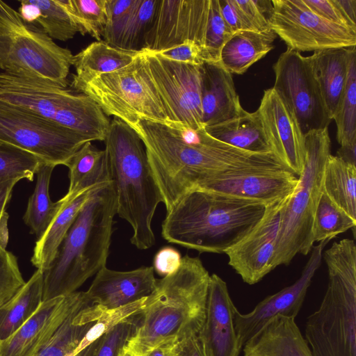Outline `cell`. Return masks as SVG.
<instances>
[{"instance_id": "e0dca14e", "label": "cell", "mask_w": 356, "mask_h": 356, "mask_svg": "<svg viewBox=\"0 0 356 356\" xmlns=\"http://www.w3.org/2000/svg\"><path fill=\"white\" fill-rule=\"evenodd\" d=\"M291 197L266 206L263 217L252 229L225 251L229 265L244 282L254 284L273 270L281 211Z\"/></svg>"}, {"instance_id": "6f0895ef", "label": "cell", "mask_w": 356, "mask_h": 356, "mask_svg": "<svg viewBox=\"0 0 356 356\" xmlns=\"http://www.w3.org/2000/svg\"><path fill=\"white\" fill-rule=\"evenodd\" d=\"M120 356H135L131 352H129L128 350L124 348V349L122 350Z\"/></svg>"}, {"instance_id": "8d00e7d4", "label": "cell", "mask_w": 356, "mask_h": 356, "mask_svg": "<svg viewBox=\"0 0 356 356\" xmlns=\"http://www.w3.org/2000/svg\"><path fill=\"white\" fill-rule=\"evenodd\" d=\"M83 35L102 40L106 24V0H60Z\"/></svg>"}, {"instance_id": "f907efd6", "label": "cell", "mask_w": 356, "mask_h": 356, "mask_svg": "<svg viewBox=\"0 0 356 356\" xmlns=\"http://www.w3.org/2000/svg\"><path fill=\"white\" fill-rule=\"evenodd\" d=\"M18 13L22 19L28 24L36 22L40 16V10L33 0H21Z\"/></svg>"}, {"instance_id": "cb8c5ba5", "label": "cell", "mask_w": 356, "mask_h": 356, "mask_svg": "<svg viewBox=\"0 0 356 356\" xmlns=\"http://www.w3.org/2000/svg\"><path fill=\"white\" fill-rule=\"evenodd\" d=\"M204 129L213 138L243 151L274 154L257 110L243 109L238 116Z\"/></svg>"}, {"instance_id": "e575fe53", "label": "cell", "mask_w": 356, "mask_h": 356, "mask_svg": "<svg viewBox=\"0 0 356 356\" xmlns=\"http://www.w3.org/2000/svg\"><path fill=\"white\" fill-rule=\"evenodd\" d=\"M337 124V139L340 146L356 140V49L350 47L345 89L332 118Z\"/></svg>"}, {"instance_id": "d6a6232c", "label": "cell", "mask_w": 356, "mask_h": 356, "mask_svg": "<svg viewBox=\"0 0 356 356\" xmlns=\"http://www.w3.org/2000/svg\"><path fill=\"white\" fill-rule=\"evenodd\" d=\"M56 166L43 163L36 172L35 189L30 196L23 217L38 238H40L63 207V202L51 200L49 187L54 168Z\"/></svg>"}, {"instance_id": "11a10c76", "label": "cell", "mask_w": 356, "mask_h": 356, "mask_svg": "<svg viewBox=\"0 0 356 356\" xmlns=\"http://www.w3.org/2000/svg\"><path fill=\"white\" fill-rule=\"evenodd\" d=\"M176 346L175 342L165 343L154 348L145 356H176Z\"/></svg>"}, {"instance_id": "7dc6e473", "label": "cell", "mask_w": 356, "mask_h": 356, "mask_svg": "<svg viewBox=\"0 0 356 356\" xmlns=\"http://www.w3.org/2000/svg\"><path fill=\"white\" fill-rule=\"evenodd\" d=\"M182 257L179 252L172 247H163L154 256V270L163 277L177 271L181 265Z\"/></svg>"}, {"instance_id": "52a82bcc", "label": "cell", "mask_w": 356, "mask_h": 356, "mask_svg": "<svg viewBox=\"0 0 356 356\" xmlns=\"http://www.w3.org/2000/svg\"><path fill=\"white\" fill-rule=\"evenodd\" d=\"M305 159L293 194L281 211L273 268L288 265L298 254H308L314 246L312 227L315 211L323 192V180L330 154L328 127L304 134Z\"/></svg>"}, {"instance_id": "9a60e30c", "label": "cell", "mask_w": 356, "mask_h": 356, "mask_svg": "<svg viewBox=\"0 0 356 356\" xmlns=\"http://www.w3.org/2000/svg\"><path fill=\"white\" fill-rule=\"evenodd\" d=\"M298 184V177L284 167H255L219 174L196 188L268 206L291 196Z\"/></svg>"}, {"instance_id": "f546056e", "label": "cell", "mask_w": 356, "mask_h": 356, "mask_svg": "<svg viewBox=\"0 0 356 356\" xmlns=\"http://www.w3.org/2000/svg\"><path fill=\"white\" fill-rule=\"evenodd\" d=\"M91 189L67 202L60 199L63 203L62 208L35 243L31 261L37 269L44 271L52 263L62 241L88 200Z\"/></svg>"}, {"instance_id": "83f0119b", "label": "cell", "mask_w": 356, "mask_h": 356, "mask_svg": "<svg viewBox=\"0 0 356 356\" xmlns=\"http://www.w3.org/2000/svg\"><path fill=\"white\" fill-rule=\"evenodd\" d=\"M139 53L113 47L102 40L95 41L74 56L76 74L72 83L86 82L120 70L131 63Z\"/></svg>"}, {"instance_id": "5b68a950", "label": "cell", "mask_w": 356, "mask_h": 356, "mask_svg": "<svg viewBox=\"0 0 356 356\" xmlns=\"http://www.w3.org/2000/svg\"><path fill=\"white\" fill-rule=\"evenodd\" d=\"M111 181L117 197V214L131 226V242L140 250L155 242L152 222L163 198L153 177L144 144L123 121L111 120L104 140Z\"/></svg>"}, {"instance_id": "8992f818", "label": "cell", "mask_w": 356, "mask_h": 356, "mask_svg": "<svg viewBox=\"0 0 356 356\" xmlns=\"http://www.w3.org/2000/svg\"><path fill=\"white\" fill-rule=\"evenodd\" d=\"M328 283L318 309L305 322L313 356H356V244L343 238L322 254Z\"/></svg>"}, {"instance_id": "277c9868", "label": "cell", "mask_w": 356, "mask_h": 356, "mask_svg": "<svg viewBox=\"0 0 356 356\" xmlns=\"http://www.w3.org/2000/svg\"><path fill=\"white\" fill-rule=\"evenodd\" d=\"M115 214L113 183L92 188L54 261L43 271L42 301L75 292L106 266Z\"/></svg>"}, {"instance_id": "30bf717a", "label": "cell", "mask_w": 356, "mask_h": 356, "mask_svg": "<svg viewBox=\"0 0 356 356\" xmlns=\"http://www.w3.org/2000/svg\"><path fill=\"white\" fill-rule=\"evenodd\" d=\"M0 140L31 152L54 166H66L81 146L90 142L68 128L1 100Z\"/></svg>"}, {"instance_id": "f5cc1de1", "label": "cell", "mask_w": 356, "mask_h": 356, "mask_svg": "<svg viewBox=\"0 0 356 356\" xmlns=\"http://www.w3.org/2000/svg\"><path fill=\"white\" fill-rule=\"evenodd\" d=\"M343 15L356 26V0H333Z\"/></svg>"}, {"instance_id": "ab89813d", "label": "cell", "mask_w": 356, "mask_h": 356, "mask_svg": "<svg viewBox=\"0 0 356 356\" xmlns=\"http://www.w3.org/2000/svg\"><path fill=\"white\" fill-rule=\"evenodd\" d=\"M158 0H139L123 35L120 48L140 52L145 49V39L155 14Z\"/></svg>"}, {"instance_id": "c3c4849f", "label": "cell", "mask_w": 356, "mask_h": 356, "mask_svg": "<svg viewBox=\"0 0 356 356\" xmlns=\"http://www.w3.org/2000/svg\"><path fill=\"white\" fill-rule=\"evenodd\" d=\"M221 15L234 33L249 31L234 0H218Z\"/></svg>"}, {"instance_id": "4316f807", "label": "cell", "mask_w": 356, "mask_h": 356, "mask_svg": "<svg viewBox=\"0 0 356 356\" xmlns=\"http://www.w3.org/2000/svg\"><path fill=\"white\" fill-rule=\"evenodd\" d=\"M276 34L241 31L222 47L219 63L230 74H243L272 49Z\"/></svg>"}, {"instance_id": "9f6ffc18", "label": "cell", "mask_w": 356, "mask_h": 356, "mask_svg": "<svg viewBox=\"0 0 356 356\" xmlns=\"http://www.w3.org/2000/svg\"><path fill=\"white\" fill-rule=\"evenodd\" d=\"M8 218L9 215L6 211L0 218V248L3 250H6L8 242Z\"/></svg>"}, {"instance_id": "7a4b0ae2", "label": "cell", "mask_w": 356, "mask_h": 356, "mask_svg": "<svg viewBox=\"0 0 356 356\" xmlns=\"http://www.w3.org/2000/svg\"><path fill=\"white\" fill-rule=\"evenodd\" d=\"M209 280L202 261L185 255L177 271L156 280L126 349L145 356L161 344L198 334L205 318Z\"/></svg>"}, {"instance_id": "7c38bea8", "label": "cell", "mask_w": 356, "mask_h": 356, "mask_svg": "<svg viewBox=\"0 0 356 356\" xmlns=\"http://www.w3.org/2000/svg\"><path fill=\"white\" fill-rule=\"evenodd\" d=\"M273 88L293 111L302 133L328 127L331 122L316 80L312 56L287 48L273 66Z\"/></svg>"}, {"instance_id": "603a6c76", "label": "cell", "mask_w": 356, "mask_h": 356, "mask_svg": "<svg viewBox=\"0 0 356 356\" xmlns=\"http://www.w3.org/2000/svg\"><path fill=\"white\" fill-rule=\"evenodd\" d=\"M243 356H313L295 318L278 315L245 343Z\"/></svg>"}, {"instance_id": "836d02e7", "label": "cell", "mask_w": 356, "mask_h": 356, "mask_svg": "<svg viewBox=\"0 0 356 356\" xmlns=\"http://www.w3.org/2000/svg\"><path fill=\"white\" fill-rule=\"evenodd\" d=\"M111 121L99 104L88 95L75 94L64 127L86 138L90 142L104 141Z\"/></svg>"}, {"instance_id": "2e32d148", "label": "cell", "mask_w": 356, "mask_h": 356, "mask_svg": "<svg viewBox=\"0 0 356 356\" xmlns=\"http://www.w3.org/2000/svg\"><path fill=\"white\" fill-rule=\"evenodd\" d=\"M327 241L320 242L311 250L310 257L300 277L291 285L266 297L250 312H234V324L241 347L272 318L281 315L295 318L300 312L315 273L321 266L323 249Z\"/></svg>"}, {"instance_id": "60d3db41", "label": "cell", "mask_w": 356, "mask_h": 356, "mask_svg": "<svg viewBox=\"0 0 356 356\" xmlns=\"http://www.w3.org/2000/svg\"><path fill=\"white\" fill-rule=\"evenodd\" d=\"M139 0H106V24L103 40L120 48L122 39Z\"/></svg>"}, {"instance_id": "ffe728a7", "label": "cell", "mask_w": 356, "mask_h": 356, "mask_svg": "<svg viewBox=\"0 0 356 356\" xmlns=\"http://www.w3.org/2000/svg\"><path fill=\"white\" fill-rule=\"evenodd\" d=\"M232 302L226 282L210 275L204 324L199 332L210 356H239L242 348L234 324Z\"/></svg>"}, {"instance_id": "7402d4cb", "label": "cell", "mask_w": 356, "mask_h": 356, "mask_svg": "<svg viewBox=\"0 0 356 356\" xmlns=\"http://www.w3.org/2000/svg\"><path fill=\"white\" fill-rule=\"evenodd\" d=\"M201 68V104L204 127L238 116L243 110L232 74L219 63H205Z\"/></svg>"}, {"instance_id": "d6986e66", "label": "cell", "mask_w": 356, "mask_h": 356, "mask_svg": "<svg viewBox=\"0 0 356 356\" xmlns=\"http://www.w3.org/2000/svg\"><path fill=\"white\" fill-rule=\"evenodd\" d=\"M87 300L85 292L75 291L42 301L22 327L0 341V356H37L63 321Z\"/></svg>"}, {"instance_id": "f6af8a7d", "label": "cell", "mask_w": 356, "mask_h": 356, "mask_svg": "<svg viewBox=\"0 0 356 356\" xmlns=\"http://www.w3.org/2000/svg\"><path fill=\"white\" fill-rule=\"evenodd\" d=\"M154 53L172 60L194 65L212 63L206 47L193 40H186L175 47Z\"/></svg>"}, {"instance_id": "9c48e42d", "label": "cell", "mask_w": 356, "mask_h": 356, "mask_svg": "<svg viewBox=\"0 0 356 356\" xmlns=\"http://www.w3.org/2000/svg\"><path fill=\"white\" fill-rule=\"evenodd\" d=\"M71 86L94 99L107 116L113 115L131 127L140 120L168 121L165 106L150 74L146 50L131 63Z\"/></svg>"}, {"instance_id": "4dcf8cb0", "label": "cell", "mask_w": 356, "mask_h": 356, "mask_svg": "<svg viewBox=\"0 0 356 356\" xmlns=\"http://www.w3.org/2000/svg\"><path fill=\"white\" fill-rule=\"evenodd\" d=\"M43 271L38 269L6 303L0 307V341L22 327L42 302Z\"/></svg>"}, {"instance_id": "b9f144b4", "label": "cell", "mask_w": 356, "mask_h": 356, "mask_svg": "<svg viewBox=\"0 0 356 356\" xmlns=\"http://www.w3.org/2000/svg\"><path fill=\"white\" fill-rule=\"evenodd\" d=\"M234 34L221 15L218 0H210L205 46L212 63H219L222 47Z\"/></svg>"}, {"instance_id": "d590c367", "label": "cell", "mask_w": 356, "mask_h": 356, "mask_svg": "<svg viewBox=\"0 0 356 356\" xmlns=\"http://www.w3.org/2000/svg\"><path fill=\"white\" fill-rule=\"evenodd\" d=\"M356 220L332 202L324 193L315 211L312 236L314 243L330 241L338 234L353 229L355 236Z\"/></svg>"}, {"instance_id": "ac0fdd59", "label": "cell", "mask_w": 356, "mask_h": 356, "mask_svg": "<svg viewBox=\"0 0 356 356\" xmlns=\"http://www.w3.org/2000/svg\"><path fill=\"white\" fill-rule=\"evenodd\" d=\"M257 111L274 154L298 177L304 167L305 145L293 111L273 87L264 90Z\"/></svg>"}, {"instance_id": "6da1fadb", "label": "cell", "mask_w": 356, "mask_h": 356, "mask_svg": "<svg viewBox=\"0 0 356 356\" xmlns=\"http://www.w3.org/2000/svg\"><path fill=\"white\" fill-rule=\"evenodd\" d=\"M131 127L144 144L166 211L185 193L212 177L262 167L267 163L266 155L236 148L207 133L202 142L191 143L175 134L162 122L142 120Z\"/></svg>"}, {"instance_id": "ba28073f", "label": "cell", "mask_w": 356, "mask_h": 356, "mask_svg": "<svg viewBox=\"0 0 356 356\" xmlns=\"http://www.w3.org/2000/svg\"><path fill=\"white\" fill-rule=\"evenodd\" d=\"M74 56L0 1V69L5 73L67 88Z\"/></svg>"}, {"instance_id": "d4e9b609", "label": "cell", "mask_w": 356, "mask_h": 356, "mask_svg": "<svg viewBox=\"0 0 356 356\" xmlns=\"http://www.w3.org/2000/svg\"><path fill=\"white\" fill-rule=\"evenodd\" d=\"M349 49H326L314 51L312 55L314 74L331 120L346 84Z\"/></svg>"}, {"instance_id": "5bb4252c", "label": "cell", "mask_w": 356, "mask_h": 356, "mask_svg": "<svg viewBox=\"0 0 356 356\" xmlns=\"http://www.w3.org/2000/svg\"><path fill=\"white\" fill-rule=\"evenodd\" d=\"M209 5L210 0H158L145 49L158 52L186 40L205 46Z\"/></svg>"}, {"instance_id": "3957f363", "label": "cell", "mask_w": 356, "mask_h": 356, "mask_svg": "<svg viewBox=\"0 0 356 356\" xmlns=\"http://www.w3.org/2000/svg\"><path fill=\"white\" fill-rule=\"evenodd\" d=\"M264 203L193 188L167 211L162 236L200 252L225 253L258 223Z\"/></svg>"}, {"instance_id": "816d5d0a", "label": "cell", "mask_w": 356, "mask_h": 356, "mask_svg": "<svg viewBox=\"0 0 356 356\" xmlns=\"http://www.w3.org/2000/svg\"><path fill=\"white\" fill-rule=\"evenodd\" d=\"M18 179H9L0 181V218L6 211V208L9 202L12 191ZM0 250H3L0 248Z\"/></svg>"}, {"instance_id": "ee69618b", "label": "cell", "mask_w": 356, "mask_h": 356, "mask_svg": "<svg viewBox=\"0 0 356 356\" xmlns=\"http://www.w3.org/2000/svg\"><path fill=\"white\" fill-rule=\"evenodd\" d=\"M25 282L15 256L6 250H0V307L9 300Z\"/></svg>"}, {"instance_id": "7bdbcfd3", "label": "cell", "mask_w": 356, "mask_h": 356, "mask_svg": "<svg viewBox=\"0 0 356 356\" xmlns=\"http://www.w3.org/2000/svg\"><path fill=\"white\" fill-rule=\"evenodd\" d=\"M249 31L258 33L271 31L269 19L273 12L272 1L234 0Z\"/></svg>"}, {"instance_id": "1f68e13d", "label": "cell", "mask_w": 356, "mask_h": 356, "mask_svg": "<svg viewBox=\"0 0 356 356\" xmlns=\"http://www.w3.org/2000/svg\"><path fill=\"white\" fill-rule=\"evenodd\" d=\"M323 190L332 202L356 220V165L330 154L325 165Z\"/></svg>"}, {"instance_id": "f1b7e54d", "label": "cell", "mask_w": 356, "mask_h": 356, "mask_svg": "<svg viewBox=\"0 0 356 356\" xmlns=\"http://www.w3.org/2000/svg\"><path fill=\"white\" fill-rule=\"evenodd\" d=\"M103 312L88 299L69 315L37 356H70Z\"/></svg>"}, {"instance_id": "db71d44e", "label": "cell", "mask_w": 356, "mask_h": 356, "mask_svg": "<svg viewBox=\"0 0 356 356\" xmlns=\"http://www.w3.org/2000/svg\"><path fill=\"white\" fill-rule=\"evenodd\" d=\"M336 156L347 163L356 165V140L341 145Z\"/></svg>"}, {"instance_id": "f35d334b", "label": "cell", "mask_w": 356, "mask_h": 356, "mask_svg": "<svg viewBox=\"0 0 356 356\" xmlns=\"http://www.w3.org/2000/svg\"><path fill=\"white\" fill-rule=\"evenodd\" d=\"M43 163L35 154L0 140V181L26 179L31 181Z\"/></svg>"}, {"instance_id": "44dd1931", "label": "cell", "mask_w": 356, "mask_h": 356, "mask_svg": "<svg viewBox=\"0 0 356 356\" xmlns=\"http://www.w3.org/2000/svg\"><path fill=\"white\" fill-rule=\"evenodd\" d=\"M156 280L153 266L129 271H117L105 266L97 272L85 293L91 305L112 310L149 296Z\"/></svg>"}, {"instance_id": "74e56055", "label": "cell", "mask_w": 356, "mask_h": 356, "mask_svg": "<svg viewBox=\"0 0 356 356\" xmlns=\"http://www.w3.org/2000/svg\"><path fill=\"white\" fill-rule=\"evenodd\" d=\"M40 10L36 21L42 31L52 40L72 39L79 28L60 0H33Z\"/></svg>"}, {"instance_id": "484cf974", "label": "cell", "mask_w": 356, "mask_h": 356, "mask_svg": "<svg viewBox=\"0 0 356 356\" xmlns=\"http://www.w3.org/2000/svg\"><path fill=\"white\" fill-rule=\"evenodd\" d=\"M66 166L69 168L70 186L67 194L61 198L65 202L111 181L106 152L97 149L91 142L83 144Z\"/></svg>"}, {"instance_id": "bcb514c9", "label": "cell", "mask_w": 356, "mask_h": 356, "mask_svg": "<svg viewBox=\"0 0 356 356\" xmlns=\"http://www.w3.org/2000/svg\"><path fill=\"white\" fill-rule=\"evenodd\" d=\"M305 4L319 17L336 24L356 31L333 0H302Z\"/></svg>"}, {"instance_id": "681fc988", "label": "cell", "mask_w": 356, "mask_h": 356, "mask_svg": "<svg viewBox=\"0 0 356 356\" xmlns=\"http://www.w3.org/2000/svg\"><path fill=\"white\" fill-rule=\"evenodd\" d=\"M176 356H210L199 333L177 343Z\"/></svg>"}, {"instance_id": "4fadbf2b", "label": "cell", "mask_w": 356, "mask_h": 356, "mask_svg": "<svg viewBox=\"0 0 356 356\" xmlns=\"http://www.w3.org/2000/svg\"><path fill=\"white\" fill-rule=\"evenodd\" d=\"M145 50L150 74L165 106L168 121L194 130L204 128L201 104V65L172 60Z\"/></svg>"}, {"instance_id": "8fae6325", "label": "cell", "mask_w": 356, "mask_h": 356, "mask_svg": "<svg viewBox=\"0 0 356 356\" xmlns=\"http://www.w3.org/2000/svg\"><path fill=\"white\" fill-rule=\"evenodd\" d=\"M272 3L270 29L288 48L300 52L355 47L356 31L319 17L302 0H272Z\"/></svg>"}]
</instances>
